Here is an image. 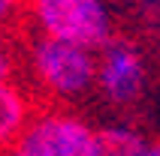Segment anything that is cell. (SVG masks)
<instances>
[{
    "label": "cell",
    "instance_id": "cell-2",
    "mask_svg": "<svg viewBox=\"0 0 160 156\" xmlns=\"http://www.w3.org/2000/svg\"><path fill=\"white\" fill-rule=\"evenodd\" d=\"M21 30L100 51L118 36V15L112 0H24Z\"/></svg>",
    "mask_w": 160,
    "mask_h": 156
},
{
    "label": "cell",
    "instance_id": "cell-3",
    "mask_svg": "<svg viewBox=\"0 0 160 156\" xmlns=\"http://www.w3.org/2000/svg\"><path fill=\"white\" fill-rule=\"evenodd\" d=\"M18 144L33 156H100V126L72 108L39 105Z\"/></svg>",
    "mask_w": 160,
    "mask_h": 156
},
{
    "label": "cell",
    "instance_id": "cell-10",
    "mask_svg": "<svg viewBox=\"0 0 160 156\" xmlns=\"http://www.w3.org/2000/svg\"><path fill=\"white\" fill-rule=\"evenodd\" d=\"M0 156H33V153H30V150H24L21 144H15V147H6Z\"/></svg>",
    "mask_w": 160,
    "mask_h": 156
},
{
    "label": "cell",
    "instance_id": "cell-6",
    "mask_svg": "<svg viewBox=\"0 0 160 156\" xmlns=\"http://www.w3.org/2000/svg\"><path fill=\"white\" fill-rule=\"evenodd\" d=\"M151 141L127 123L100 126V156H145Z\"/></svg>",
    "mask_w": 160,
    "mask_h": 156
},
{
    "label": "cell",
    "instance_id": "cell-1",
    "mask_svg": "<svg viewBox=\"0 0 160 156\" xmlns=\"http://www.w3.org/2000/svg\"><path fill=\"white\" fill-rule=\"evenodd\" d=\"M21 81L39 105L72 108L97 93V51L39 33H24Z\"/></svg>",
    "mask_w": 160,
    "mask_h": 156
},
{
    "label": "cell",
    "instance_id": "cell-7",
    "mask_svg": "<svg viewBox=\"0 0 160 156\" xmlns=\"http://www.w3.org/2000/svg\"><path fill=\"white\" fill-rule=\"evenodd\" d=\"M21 27H0V81L21 78Z\"/></svg>",
    "mask_w": 160,
    "mask_h": 156
},
{
    "label": "cell",
    "instance_id": "cell-11",
    "mask_svg": "<svg viewBox=\"0 0 160 156\" xmlns=\"http://www.w3.org/2000/svg\"><path fill=\"white\" fill-rule=\"evenodd\" d=\"M145 156H160V138H154L151 144H148V153Z\"/></svg>",
    "mask_w": 160,
    "mask_h": 156
},
{
    "label": "cell",
    "instance_id": "cell-8",
    "mask_svg": "<svg viewBox=\"0 0 160 156\" xmlns=\"http://www.w3.org/2000/svg\"><path fill=\"white\" fill-rule=\"evenodd\" d=\"M24 0H0V27H21Z\"/></svg>",
    "mask_w": 160,
    "mask_h": 156
},
{
    "label": "cell",
    "instance_id": "cell-4",
    "mask_svg": "<svg viewBox=\"0 0 160 156\" xmlns=\"http://www.w3.org/2000/svg\"><path fill=\"white\" fill-rule=\"evenodd\" d=\"M148 90V57L133 39L115 36L97 51V96L106 105L127 111Z\"/></svg>",
    "mask_w": 160,
    "mask_h": 156
},
{
    "label": "cell",
    "instance_id": "cell-9",
    "mask_svg": "<svg viewBox=\"0 0 160 156\" xmlns=\"http://www.w3.org/2000/svg\"><path fill=\"white\" fill-rule=\"evenodd\" d=\"M115 6H130V9H142L148 6V3H154V0H112Z\"/></svg>",
    "mask_w": 160,
    "mask_h": 156
},
{
    "label": "cell",
    "instance_id": "cell-5",
    "mask_svg": "<svg viewBox=\"0 0 160 156\" xmlns=\"http://www.w3.org/2000/svg\"><path fill=\"white\" fill-rule=\"evenodd\" d=\"M36 108H39V102L33 99V93L24 87L21 78L0 81V153L21 141Z\"/></svg>",
    "mask_w": 160,
    "mask_h": 156
}]
</instances>
